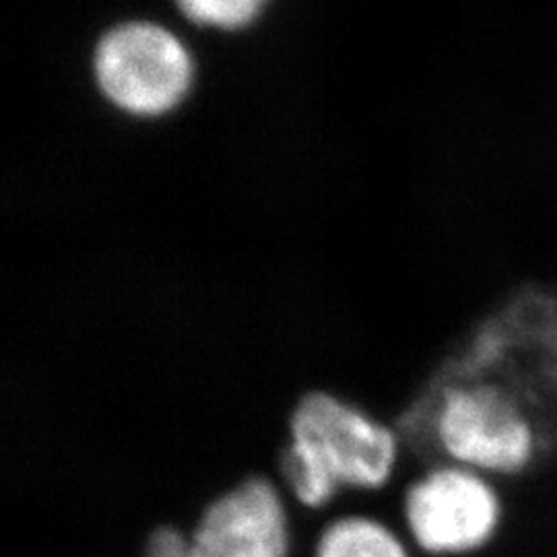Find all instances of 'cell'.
<instances>
[{"instance_id": "6da1fadb", "label": "cell", "mask_w": 557, "mask_h": 557, "mask_svg": "<svg viewBox=\"0 0 557 557\" xmlns=\"http://www.w3.org/2000/svg\"><path fill=\"white\" fill-rule=\"evenodd\" d=\"M398 458L400 440L393 425L333 393L310 391L292 411L277 483L292 504L322 510L343 490L386 487Z\"/></svg>"}, {"instance_id": "7a4b0ae2", "label": "cell", "mask_w": 557, "mask_h": 557, "mask_svg": "<svg viewBox=\"0 0 557 557\" xmlns=\"http://www.w3.org/2000/svg\"><path fill=\"white\" fill-rule=\"evenodd\" d=\"M436 440L446 462L494 481L524 475L541 453L535 419L512 393L492 380L453 384L442 393Z\"/></svg>"}, {"instance_id": "3957f363", "label": "cell", "mask_w": 557, "mask_h": 557, "mask_svg": "<svg viewBox=\"0 0 557 557\" xmlns=\"http://www.w3.org/2000/svg\"><path fill=\"white\" fill-rule=\"evenodd\" d=\"M498 481L455 462L421 473L403 492L409 545L425 557H471L485 552L504 527Z\"/></svg>"}, {"instance_id": "277c9868", "label": "cell", "mask_w": 557, "mask_h": 557, "mask_svg": "<svg viewBox=\"0 0 557 557\" xmlns=\"http://www.w3.org/2000/svg\"><path fill=\"white\" fill-rule=\"evenodd\" d=\"M94 77L103 100L133 119H161L193 89L195 62L174 32L153 21H126L101 36Z\"/></svg>"}, {"instance_id": "5b68a950", "label": "cell", "mask_w": 557, "mask_h": 557, "mask_svg": "<svg viewBox=\"0 0 557 557\" xmlns=\"http://www.w3.org/2000/svg\"><path fill=\"white\" fill-rule=\"evenodd\" d=\"M292 545L289 502L267 475L223 492L188 533L190 557H292Z\"/></svg>"}, {"instance_id": "8992f818", "label": "cell", "mask_w": 557, "mask_h": 557, "mask_svg": "<svg viewBox=\"0 0 557 557\" xmlns=\"http://www.w3.org/2000/svg\"><path fill=\"white\" fill-rule=\"evenodd\" d=\"M314 557H416L409 541L376 518L349 515L320 531Z\"/></svg>"}, {"instance_id": "52a82bcc", "label": "cell", "mask_w": 557, "mask_h": 557, "mask_svg": "<svg viewBox=\"0 0 557 557\" xmlns=\"http://www.w3.org/2000/svg\"><path fill=\"white\" fill-rule=\"evenodd\" d=\"M180 13L195 25L239 32L250 27L267 9L269 0H176Z\"/></svg>"}, {"instance_id": "ba28073f", "label": "cell", "mask_w": 557, "mask_h": 557, "mask_svg": "<svg viewBox=\"0 0 557 557\" xmlns=\"http://www.w3.org/2000/svg\"><path fill=\"white\" fill-rule=\"evenodd\" d=\"M140 557H190L188 535L174 524H160L147 537Z\"/></svg>"}]
</instances>
